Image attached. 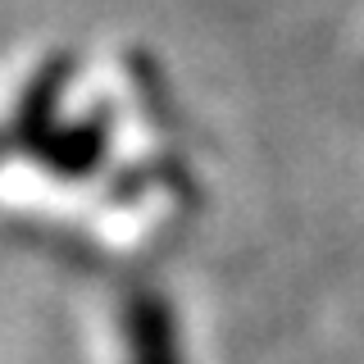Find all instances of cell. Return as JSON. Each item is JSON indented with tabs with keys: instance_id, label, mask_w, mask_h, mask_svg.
<instances>
[{
	"instance_id": "1",
	"label": "cell",
	"mask_w": 364,
	"mask_h": 364,
	"mask_svg": "<svg viewBox=\"0 0 364 364\" xmlns=\"http://www.w3.org/2000/svg\"><path fill=\"white\" fill-rule=\"evenodd\" d=\"M68 73H73V60H68V55H50V60L28 77V87H23V96H18V109H14V123H9V141H14L18 155H37V146L60 128L55 109H60V100H64Z\"/></svg>"
},
{
	"instance_id": "3",
	"label": "cell",
	"mask_w": 364,
	"mask_h": 364,
	"mask_svg": "<svg viewBox=\"0 0 364 364\" xmlns=\"http://www.w3.org/2000/svg\"><path fill=\"white\" fill-rule=\"evenodd\" d=\"M105 146H109V119L105 114H91V119H77V123H60L46 141L37 146V164L55 178H87L100 168L105 159Z\"/></svg>"
},
{
	"instance_id": "2",
	"label": "cell",
	"mask_w": 364,
	"mask_h": 364,
	"mask_svg": "<svg viewBox=\"0 0 364 364\" xmlns=\"http://www.w3.org/2000/svg\"><path fill=\"white\" fill-rule=\"evenodd\" d=\"M123 341L128 364H182L178 318L159 291H132L123 305Z\"/></svg>"
}]
</instances>
